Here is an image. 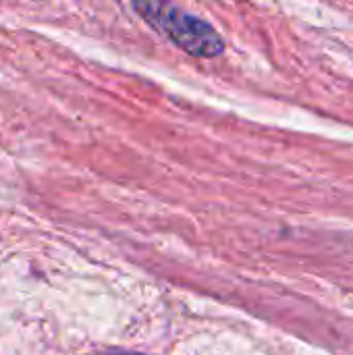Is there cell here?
<instances>
[{
  "mask_svg": "<svg viewBox=\"0 0 353 355\" xmlns=\"http://www.w3.org/2000/svg\"><path fill=\"white\" fill-rule=\"evenodd\" d=\"M133 8L148 25L191 56L214 58L225 50L223 37L210 23L193 17L171 0H133Z\"/></svg>",
  "mask_w": 353,
  "mask_h": 355,
  "instance_id": "cell-1",
  "label": "cell"
},
{
  "mask_svg": "<svg viewBox=\"0 0 353 355\" xmlns=\"http://www.w3.org/2000/svg\"><path fill=\"white\" fill-rule=\"evenodd\" d=\"M96 355H144V354H135V352H123V349H110V352H100Z\"/></svg>",
  "mask_w": 353,
  "mask_h": 355,
  "instance_id": "cell-2",
  "label": "cell"
}]
</instances>
